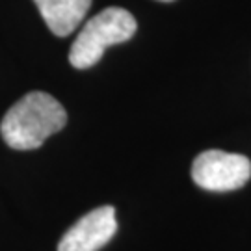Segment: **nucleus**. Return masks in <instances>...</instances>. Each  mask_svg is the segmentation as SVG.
I'll return each mask as SVG.
<instances>
[{
  "label": "nucleus",
  "instance_id": "1",
  "mask_svg": "<svg viewBox=\"0 0 251 251\" xmlns=\"http://www.w3.org/2000/svg\"><path fill=\"white\" fill-rule=\"evenodd\" d=\"M65 123L67 112L52 95L32 91L6 112L0 134L11 149L30 151L41 147L49 136L60 132Z\"/></svg>",
  "mask_w": 251,
  "mask_h": 251
},
{
  "label": "nucleus",
  "instance_id": "2",
  "mask_svg": "<svg viewBox=\"0 0 251 251\" xmlns=\"http://www.w3.org/2000/svg\"><path fill=\"white\" fill-rule=\"evenodd\" d=\"M134 15L123 8L102 9L95 17H91L69 50V63L76 69H88L102 58L108 47L125 43L136 34Z\"/></svg>",
  "mask_w": 251,
  "mask_h": 251
},
{
  "label": "nucleus",
  "instance_id": "3",
  "mask_svg": "<svg viewBox=\"0 0 251 251\" xmlns=\"http://www.w3.org/2000/svg\"><path fill=\"white\" fill-rule=\"evenodd\" d=\"M192 179L208 192H233L251 179V162L244 154L210 149L194 160Z\"/></svg>",
  "mask_w": 251,
  "mask_h": 251
},
{
  "label": "nucleus",
  "instance_id": "4",
  "mask_svg": "<svg viewBox=\"0 0 251 251\" xmlns=\"http://www.w3.org/2000/svg\"><path fill=\"white\" fill-rule=\"evenodd\" d=\"M117 231L116 208L110 205L93 208L67 229L58 244V251H99Z\"/></svg>",
  "mask_w": 251,
  "mask_h": 251
},
{
  "label": "nucleus",
  "instance_id": "5",
  "mask_svg": "<svg viewBox=\"0 0 251 251\" xmlns=\"http://www.w3.org/2000/svg\"><path fill=\"white\" fill-rule=\"evenodd\" d=\"M43 21L54 36L65 37L80 25L91 0H34Z\"/></svg>",
  "mask_w": 251,
  "mask_h": 251
},
{
  "label": "nucleus",
  "instance_id": "6",
  "mask_svg": "<svg viewBox=\"0 0 251 251\" xmlns=\"http://www.w3.org/2000/svg\"><path fill=\"white\" fill-rule=\"evenodd\" d=\"M160 2H173V0H160Z\"/></svg>",
  "mask_w": 251,
  "mask_h": 251
}]
</instances>
